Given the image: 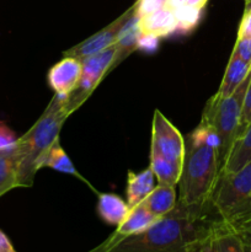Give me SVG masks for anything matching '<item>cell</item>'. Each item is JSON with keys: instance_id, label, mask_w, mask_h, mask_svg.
I'll list each match as a JSON object with an SVG mask.
<instances>
[{"instance_id": "1", "label": "cell", "mask_w": 251, "mask_h": 252, "mask_svg": "<svg viewBox=\"0 0 251 252\" xmlns=\"http://www.w3.org/2000/svg\"><path fill=\"white\" fill-rule=\"evenodd\" d=\"M216 220L212 213L177 203L147 230L128 236L102 252H192L208 235Z\"/></svg>"}, {"instance_id": "2", "label": "cell", "mask_w": 251, "mask_h": 252, "mask_svg": "<svg viewBox=\"0 0 251 252\" xmlns=\"http://www.w3.org/2000/svg\"><path fill=\"white\" fill-rule=\"evenodd\" d=\"M70 115L68 96L56 94L37 122L17 139L15 155L19 187H32L47 153L59 139L62 127Z\"/></svg>"}, {"instance_id": "3", "label": "cell", "mask_w": 251, "mask_h": 252, "mask_svg": "<svg viewBox=\"0 0 251 252\" xmlns=\"http://www.w3.org/2000/svg\"><path fill=\"white\" fill-rule=\"evenodd\" d=\"M185 147L177 203L193 211L212 213V194L220 175L218 149L192 134L185 139Z\"/></svg>"}, {"instance_id": "4", "label": "cell", "mask_w": 251, "mask_h": 252, "mask_svg": "<svg viewBox=\"0 0 251 252\" xmlns=\"http://www.w3.org/2000/svg\"><path fill=\"white\" fill-rule=\"evenodd\" d=\"M211 211L218 220L238 231L251 226V161L235 172L219 175L211 199Z\"/></svg>"}, {"instance_id": "5", "label": "cell", "mask_w": 251, "mask_h": 252, "mask_svg": "<svg viewBox=\"0 0 251 252\" xmlns=\"http://www.w3.org/2000/svg\"><path fill=\"white\" fill-rule=\"evenodd\" d=\"M251 74L244 83L229 96H218L214 94L204 106L201 121L211 126L218 134L219 145V166L223 167L229 152L239 135L241 111L245 97L246 89L250 81Z\"/></svg>"}, {"instance_id": "6", "label": "cell", "mask_w": 251, "mask_h": 252, "mask_svg": "<svg viewBox=\"0 0 251 252\" xmlns=\"http://www.w3.org/2000/svg\"><path fill=\"white\" fill-rule=\"evenodd\" d=\"M117 54V47L112 44L94 56L80 59L83 71L75 90L68 95V107L71 113L81 106V103L90 96L100 84V81L112 70V64Z\"/></svg>"}, {"instance_id": "7", "label": "cell", "mask_w": 251, "mask_h": 252, "mask_svg": "<svg viewBox=\"0 0 251 252\" xmlns=\"http://www.w3.org/2000/svg\"><path fill=\"white\" fill-rule=\"evenodd\" d=\"M150 150L159 153L165 159L171 161L184 162L185 139L180 130L160 112L155 110L153 117L152 148Z\"/></svg>"}, {"instance_id": "8", "label": "cell", "mask_w": 251, "mask_h": 252, "mask_svg": "<svg viewBox=\"0 0 251 252\" xmlns=\"http://www.w3.org/2000/svg\"><path fill=\"white\" fill-rule=\"evenodd\" d=\"M132 10L133 5L127 10V11L123 12L118 19H116L115 21L111 22L108 26L103 27L102 30L96 32L95 34L90 36L89 38H86L85 41L80 42V43L76 44V46L71 47L68 51L63 52V56L84 59L86 58V57L100 53V52L105 51L106 48H108V47H111L112 44H115L116 41H117V37L121 29L123 27L125 22L127 21L129 15L132 14Z\"/></svg>"}, {"instance_id": "9", "label": "cell", "mask_w": 251, "mask_h": 252, "mask_svg": "<svg viewBox=\"0 0 251 252\" xmlns=\"http://www.w3.org/2000/svg\"><path fill=\"white\" fill-rule=\"evenodd\" d=\"M161 217H157L155 214H153L147 207L144 206L143 202H140L139 204H137L135 207L130 208L129 214H128L127 218L125 219L122 224L117 226L115 231L103 241L102 244H100L98 246H96L95 249H93V252H102L107 249H110L111 246L116 245L117 243H120L123 239L128 238V236L135 235V234H139L142 231L147 230L149 226H152L155 221H157Z\"/></svg>"}, {"instance_id": "10", "label": "cell", "mask_w": 251, "mask_h": 252, "mask_svg": "<svg viewBox=\"0 0 251 252\" xmlns=\"http://www.w3.org/2000/svg\"><path fill=\"white\" fill-rule=\"evenodd\" d=\"M192 252H245V246L236 229L217 219L208 235Z\"/></svg>"}, {"instance_id": "11", "label": "cell", "mask_w": 251, "mask_h": 252, "mask_svg": "<svg viewBox=\"0 0 251 252\" xmlns=\"http://www.w3.org/2000/svg\"><path fill=\"white\" fill-rule=\"evenodd\" d=\"M83 65L81 61L74 57H64L61 62L54 64L48 71L47 81L51 89L58 95L68 96L78 86L81 78Z\"/></svg>"}, {"instance_id": "12", "label": "cell", "mask_w": 251, "mask_h": 252, "mask_svg": "<svg viewBox=\"0 0 251 252\" xmlns=\"http://www.w3.org/2000/svg\"><path fill=\"white\" fill-rule=\"evenodd\" d=\"M142 33H150L159 37H169L176 33L177 20L169 6H164L149 15L139 17Z\"/></svg>"}, {"instance_id": "13", "label": "cell", "mask_w": 251, "mask_h": 252, "mask_svg": "<svg viewBox=\"0 0 251 252\" xmlns=\"http://www.w3.org/2000/svg\"><path fill=\"white\" fill-rule=\"evenodd\" d=\"M140 34H142V32H140L139 27V16H138L137 10H135V5L133 4L132 14L129 15L127 21L121 29L117 41L115 43L117 47V54H116L115 62L112 64V69H115L123 59L127 58L133 51L137 49V43Z\"/></svg>"}, {"instance_id": "14", "label": "cell", "mask_w": 251, "mask_h": 252, "mask_svg": "<svg viewBox=\"0 0 251 252\" xmlns=\"http://www.w3.org/2000/svg\"><path fill=\"white\" fill-rule=\"evenodd\" d=\"M155 186V176L150 167L140 172L129 170L127 176V204L129 208L144 201Z\"/></svg>"}, {"instance_id": "15", "label": "cell", "mask_w": 251, "mask_h": 252, "mask_svg": "<svg viewBox=\"0 0 251 252\" xmlns=\"http://www.w3.org/2000/svg\"><path fill=\"white\" fill-rule=\"evenodd\" d=\"M251 161V122L235 139L220 174L235 172Z\"/></svg>"}, {"instance_id": "16", "label": "cell", "mask_w": 251, "mask_h": 252, "mask_svg": "<svg viewBox=\"0 0 251 252\" xmlns=\"http://www.w3.org/2000/svg\"><path fill=\"white\" fill-rule=\"evenodd\" d=\"M130 208L121 197L113 193H100L97 199V213L108 225L118 226L125 221Z\"/></svg>"}, {"instance_id": "17", "label": "cell", "mask_w": 251, "mask_h": 252, "mask_svg": "<svg viewBox=\"0 0 251 252\" xmlns=\"http://www.w3.org/2000/svg\"><path fill=\"white\" fill-rule=\"evenodd\" d=\"M251 74V64L246 63L243 59L239 58L234 53H231L229 58L228 65H226L225 73H224L223 80L219 86L217 95L218 96H229L233 94L246 78Z\"/></svg>"}, {"instance_id": "18", "label": "cell", "mask_w": 251, "mask_h": 252, "mask_svg": "<svg viewBox=\"0 0 251 252\" xmlns=\"http://www.w3.org/2000/svg\"><path fill=\"white\" fill-rule=\"evenodd\" d=\"M157 185H167L175 187L181 179L182 164L165 159L159 153L150 150V165Z\"/></svg>"}, {"instance_id": "19", "label": "cell", "mask_w": 251, "mask_h": 252, "mask_svg": "<svg viewBox=\"0 0 251 252\" xmlns=\"http://www.w3.org/2000/svg\"><path fill=\"white\" fill-rule=\"evenodd\" d=\"M143 203L155 216H166L177 204V193L175 187L167 185H157L149 196L143 201Z\"/></svg>"}, {"instance_id": "20", "label": "cell", "mask_w": 251, "mask_h": 252, "mask_svg": "<svg viewBox=\"0 0 251 252\" xmlns=\"http://www.w3.org/2000/svg\"><path fill=\"white\" fill-rule=\"evenodd\" d=\"M16 187L19 184L15 149L0 150V197Z\"/></svg>"}, {"instance_id": "21", "label": "cell", "mask_w": 251, "mask_h": 252, "mask_svg": "<svg viewBox=\"0 0 251 252\" xmlns=\"http://www.w3.org/2000/svg\"><path fill=\"white\" fill-rule=\"evenodd\" d=\"M42 167H51V169L56 170V171L63 172V174L66 175H73V176L79 177L83 181H86L83 176H80L78 170L74 167L71 160L69 159L66 153L62 148L59 139H57L54 142V144L52 145L49 152L47 153L46 158L43 160V164H42Z\"/></svg>"}, {"instance_id": "22", "label": "cell", "mask_w": 251, "mask_h": 252, "mask_svg": "<svg viewBox=\"0 0 251 252\" xmlns=\"http://www.w3.org/2000/svg\"><path fill=\"white\" fill-rule=\"evenodd\" d=\"M177 20V30L175 34H187L201 21L203 10L194 7H176L171 9Z\"/></svg>"}, {"instance_id": "23", "label": "cell", "mask_w": 251, "mask_h": 252, "mask_svg": "<svg viewBox=\"0 0 251 252\" xmlns=\"http://www.w3.org/2000/svg\"><path fill=\"white\" fill-rule=\"evenodd\" d=\"M134 5L138 16L142 17L166 6L167 0H137Z\"/></svg>"}, {"instance_id": "24", "label": "cell", "mask_w": 251, "mask_h": 252, "mask_svg": "<svg viewBox=\"0 0 251 252\" xmlns=\"http://www.w3.org/2000/svg\"><path fill=\"white\" fill-rule=\"evenodd\" d=\"M231 53L251 64V37H238Z\"/></svg>"}, {"instance_id": "25", "label": "cell", "mask_w": 251, "mask_h": 252, "mask_svg": "<svg viewBox=\"0 0 251 252\" xmlns=\"http://www.w3.org/2000/svg\"><path fill=\"white\" fill-rule=\"evenodd\" d=\"M17 139L14 132L5 123L0 122V150H12L17 144Z\"/></svg>"}, {"instance_id": "26", "label": "cell", "mask_w": 251, "mask_h": 252, "mask_svg": "<svg viewBox=\"0 0 251 252\" xmlns=\"http://www.w3.org/2000/svg\"><path fill=\"white\" fill-rule=\"evenodd\" d=\"M250 122H251V78H250V81H249L248 89H246L245 97H244L243 111H241V118H240V128H239V135L243 133V130L248 127V125Z\"/></svg>"}, {"instance_id": "27", "label": "cell", "mask_w": 251, "mask_h": 252, "mask_svg": "<svg viewBox=\"0 0 251 252\" xmlns=\"http://www.w3.org/2000/svg\"><path fill=\"white\" fill-rule=\"evenodd\" d=\"M159 37L150 33H142L137 43V49L145 53H154L159 46Z\"/></svg>"}, {"instance_id": "28", "label": "cell", "mask_w": 251, "mask_h": 252, "mask_svg": "<svg viewBox=\"0 0 251 252\" xmlns=\"http://www.w3.org/2000/svg\"><path fill=\"white\" fill-rule=\"evenodd\" d=\"M208 0H167V6L170 9L176 7H194V9L204 10Z\"/></svg>"}, {"instance_id": "29", "label": "cell", "mask_w": 251, "mask_h": 252, "mask_svg": "<svg viewBox=\"0 0 251 252\" xmlns=\"http://www.w3.org/2000/svg\"><path fill=\"white\" fill-rule=\"evenodd\" d=\"M238 37H251V6L245 9L238 30Z\"/></svg>"}, {"instance_id": "30", "label": "cell", "mask_w": 251, "mask_h": 252, "mask_svg": "<svg viewBox=\"0 0 251 252\" xmlns=\"http://www.w3.org/2000/svg\"><path fill=\"white\" fill-rule=\"evenodd\" d=\"M0 252H17L12 246L10 239L1 229H0Z\"/></svg>"}, {"instance_id": "31", "label": "cell", "mask_w": 251, "mask_h": 252, "mask_svg": "<svg viewBox=\"0 0 251 252\" xmlns=\"http://www.w3.org/2000/svg\"><path fill=\"white\" fill-rule=\"evenodd\" d=\"M243 236L244 246H245V252H251V226L250 228L245 229V230L239 231Z\"/></svg>"}, {"instance_id": "32", "label": "cell", "mask_w": 251, "mask_h": 252, "mask_svg": "<svg viewBox=\"0 0 251 252\" xmlns=\"http://www.w3.org/2000/svg\"><path fill=\"white\" fill-rule=\"evenodd\" d=\"M244 2H245V9L251 6V0H244Z\"/></svg>"}]
</instances>
